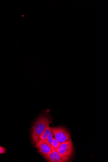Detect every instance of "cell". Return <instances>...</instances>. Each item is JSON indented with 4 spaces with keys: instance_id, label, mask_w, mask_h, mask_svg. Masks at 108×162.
<instances>
[{
    "instance_id": "3",
    "label": "cell",
    "mask_w": 108,
    "mask_h": 162,
    "mask_svg": "<svg viewBox=\"0 0 108 162\" xmlns=\"http://www.w3.org/2000/svg\"><path fill=\"white\" fill-rule=\"evenodd\" d=\"M51 151L48 155L43 157L46 161L50 162H67L70 160L71 157L60 154L52 147H51Z\"/></svg>"
},
{
    "instance_id": "1",
    "label": "cell",
    "mask_w": 108,
    "mask_h": 162,
    "mask_svg": "<svg viewBox=\"0 0 108 162\" xmlns=\"http://www.w3.org/2000/svg\"><path fill=\"white\" fill-rule=\"evenodd\" d=\"M52 122L47 114L42 115L38 119L31 130L32 140L33 144H35L38 141L41 135Z\"/></svg>"
},
{
    "instance_id": "8",
    "label": "cell",
    "mask_w": 108,
    "mask_h": 162,
    "mask_svg": "<svg viewBox=\"0 0 108 162\" xmlns=\"http://www.w3.org/2000/svg\"><path fill=\"white\" fill-rule=\"evenodd\" d=\"M53 136L52 134V132H51L47 136V138H46V140H47L49 142L51 146H52V140H53Z\"/></svg>"
},
{
    "instance_id": "5",
    "label": "cell",
    "mask_w": 108,
    "mask_h": 162,
    "mask_svg": "<svg viewBox=\"0 0 108 162\" xmlns=\"http://www.w3.org/2000/svg\"><path fill=\"white\" fill-rule=\"evenodd\" d=\"M35 144L36 148L43 157L48 155L51 151V145L47 140H40Z\"/></svg>"
},
{
    "instance_id": "7",
    "label": "cell",
    "mask_w": 108,
    "mask_h": 162,
    "mask_svg": "<svg viewBox=\"0 0 108 162\" xmlns=\"http://www.w3.org/2000/svg\"><path fill=\"white\" fill-rule=\"evenodd\" d=\"M61 143L58 142L56 138H53L51 147L54 149H56L60 145Z\"/></svg>"
},
{
    "instance_id": "4",
    "label": "cell",
    "mask_w": 108,
    "mask_h": 162,
    "mask_svg": "<svg viewBox=\"0 0 108 162\" xmlns=\"http://www.w3.org/2000/svg\"><path fill=\"white\" fill-rule=\"evenodd\" d=\"M56 151L62 155L71 157L74 151V148L72 139L61 143Z\"/></svg>"
},
{
    "instance_id": "9",
    "label": "cell",
    "mask_w": 108,
    "mask_h": 162,
    "mask_svg": "<svg viewBox=\"0 0 108 162\" xmlns=\"http://www.w3.org/2000/svg\"><path fill=\"white\" fill-rule=\"evenodd\" d=\"M7 151L6 148L3 147L0 145V154H4Z\"/></svg>"
},
{
    "instance_id": "2",
    "label": "cell",
    "mask_w": 108,
    "mask_h": 162,
    "mask_svg": "<svg viewBox=\"0 0 108 162\" xmlns=\"http://www.w3.org/2000/svg\"><path fill=\"white\" fill-rule=\"evenodd\" d=\"M52 134L61 143L67 142L70 139L71 135L68 130L62 127L51 128Z\"/></svg>"
},
{
    "instance_id": "6",
    "label": "cell",
    "mask_w": 108,
    "mask_h": 162,
    "mask_svg": "<svg viewBox=\"0 0 108 162\" xmlns=\"http://www.w3.org/2000/svg\"><path fill=\"white\" fill-rule=\"evenodd\" d=\"M51 132H52L51 128L49 126L44 131V132L41 135L40 137L39 140H38V141L37 142L41 140H46L47 136Z\"/></svg>"
}]
</instances>
